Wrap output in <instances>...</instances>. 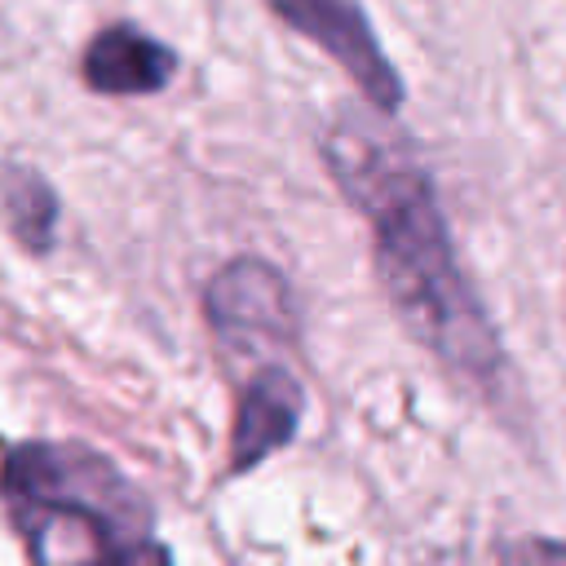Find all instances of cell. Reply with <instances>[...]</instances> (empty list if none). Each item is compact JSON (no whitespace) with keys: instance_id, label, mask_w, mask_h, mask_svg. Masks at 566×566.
Wrapping results in <instances>:
<instances>
[{"instance_id":"obj_1","label":"cell","mask_w":566,"mask_h":566,"mask_svg":"<svg viewBox=\"0 0 566 566\" xmlns=\"http://www.w3.org/2000/svg\"><path fill=\"white\" fill-rule=\"evenodd\" d=\"M323 155L345 199L371 221L376 274L398 318L455 376L495 389L504 376V349L478 292L455 265L429 172L354 119L327 133Z\"/></svg>"},{"instance_id":"obj_2","label":"cell","mask_w":566,"mask_h":566,"mask_svg":"<svg viewBox=\"0 0 566 566\" xmlns=\"http://www.w3.org/2000/svg\"><path fill=\"white\" fill-rule=\"evenodd\" d=\"M0 500L35 566H172L128 478L75 442H22L0 464Z\"/></svg>"},{"instance_id":"obj_3","label":"cell","mask_w":566,"mask_h":566,"mask_svg":"<svg viewBox=\"0 0 566 566\" xmlns=\"http://www.w3.org/2000/svg\"><path fill=\"white\" fill-rule=\"evenodd\" d=\"M208 327L226 349L256 354L261 345L296 340V301L287 279L261 256H234L203 287Z\"/></svg>"},{"instance_id":"obj_4","label":"cell","mask_w":566,"mask_h":566,"mask_svg":"<svg viewBox=\"0 0 566 566\" xmlns=\"http://www.w3.org/2000/svg\"><path fill=\"white\" fill-rule=\"evenodd\" d=\"M265 4H270V13L279 22H287L305 40H314L358 84V93L376 111L394 115L402 106L407 88H402V80L394 71L389 53L380 49V40H376V31H371V22H367L358 0H265Z\"/></svg>"},{"instance_id":"obj_5","label":"cell","mask_w":566,"mask_h":566,"mask_svg":"<svg viewBox=\"0 0 566 566\" xmlns=\"http://www.w3.org/2000/svg\"><path fill=\"white\" fill-rule=\"evenodd\" d=\"M301 411H305V394H301L296 376L279 363L256 367L248 376V385L239 389L234 429H230V469L243 473V469L261 464L270 451H279L283 442H292Z\"/></svg>"},{"instance_id":"obj_6","label":"cell","mask_w":566,"mask_h":566,"mask_svg":"<svg viewBox=\"0 0 566 566\" xmlns=\"http://www.w3.org/2000/svg\"><path fill=\"white\" fill-rule=\"evenodd\" d=\"M80 66H84V84L93 93L137 97V93H159L172 80L177 53L168 44H159L155 35L119 22V27H106L88 40Z\"/></svg>"},{"instance_id":"obj_7","label":"cell","mask_w":566,"mask_h":566,"mask_svg":"<svg viewBox=\"0 0 566 566\" xmlns=\"http://www.w3.org/2000/svg\"><path fill=\"white\" fill-rule=\"evenodd\" d=\"M0 208H4V221H9V230L18 234V243L27 252H49L53 248L57 195L35 168L9 164L0 172Z\"/></svg>"}]
</instances>
